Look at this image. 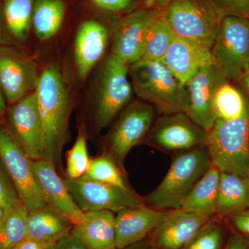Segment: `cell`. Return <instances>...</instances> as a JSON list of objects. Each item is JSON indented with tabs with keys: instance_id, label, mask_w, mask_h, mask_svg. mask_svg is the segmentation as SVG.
<instances>
[{
	"instance_id": "cell-33",
	"label": "cell",
	"mask_w": 249,
	"mask_h": 249,
	"mask_svg": "<svg viewBox=\"0 0 249 249\" xmlns=\"http://www.w3.org/2000/svg\"><path fill=\"white\" fill-rule=\"evenodd\" d=\"M223 16L235 15L249 18V0H208Z\"/></svg>"
},
{
	"instance_id": "cell-8",
	"label": "cell",
	"mask_w": 249,
	"mask_h": 249,
	"mask_svg": "<svg viewBox=\"0 0 249 249\" xmlns=\"http://www.w3.org/2000/svg\"><path fill=\"white\" fill-rule=\"evenodd\" d=\"M209 133L185 112L160 115L143 143L165 154L205 146Z\"/></svg>"
},
{
	"instance_id": "cell-43",
	"label": "cell",
	"mask_w": 249,
	"mask_h": 249,
	"mask_svg": "<svg viewBox=\"0 0 249 249\" xmlns=\"http://www.w3.org/2000/svg\"><path fill=\"white\" fill-rule=\"evenodd\" d=\"M6 105H5V101L1 91H0V113L2 112L4 110Z\"/></svg>"
},
{
	"instance_id": "cell-31",
	"label": "cell",
	"mask_w": 249,
	"mask_h": 249,
	"mask_svg": "<svg viewBox=\"0 0 249 249\" xmlns=\"http://www.w3.org/2000/svg\"><path fill=\"white\" fill-rule=\"evenodd\" d=\"M32 0H6L4 16L11 34L19 40H25L30 29Z\"/></svg>"
},
{
	"instance_id": "cell-7",
	"label": "cell",
	"mask_w": 249,
	"mask_h": 249,
	"mask_svg": "<svg viewBox=\"0 0 249 249\" xmlns=\"http://www.w3.org/2000/svg\"><path fill=\"white\" fill-rule=\"evenodd\" d=\"M155 107L135 101L124 109L108 135L105 155L124 169V161L132 147L143 143L155 121Z\"/></svg>"
},
{
	"instance_id": "cell-4",
	"label": "cell",
	"mask_w": 249,
	"mask_h": 249,
	"mask_svg": "<svg viewBox=\"0 0 249 249\" xmlns=\"http://www.w3.org/2000/svg\"><path fill=\"white\" fill-rule=\"evenodd\" d=\"M206 146L211 163L219 171L249 178V104L238 119L216 120Z\"/></svg>"
},
{
	"instance_id": "cell-12",
	"label": "cell",
	"mask_w": 249,
	"mask_h": 249,
	"mask_svg": "<svg viewBox=\"0 0 249 249\" xmlns=\"http://www.w3.org/2000/svg\"><path fill=\"white\" fill-rule=\"evenodd\" d=\"M160 16L142 6L120 18L113 34L111 55L127 66L141 60L147 31Z\"/></svg>"
},
{
	"instance_id": "cell-2",
	"label": "cell",
	"mask_w": 249,
	"mask_h": 249,
	"mask_svg": "<svg viewBox=\"0 0 249 249\" xmlns=\"http://www.w3.org/2000/svg\"><path fill=\"white\" fill-rule=\"evenodd\" d=\"M211 165L206 145L173 154L163 181L153 191L142 196L144 204L165 211L181 209L185 198Z\"/></svg>"
},
{
	"instance_id": "cell-20",
	"label": "cell",
	"mask_w": 249,
	"mask_h": 249,
	"mask_svg": "<svg viewBox=\"0 0 249 249\" xmlns=\"http://www.w3.org/2000/svg\"><path fill=\"white\" fill-rule=\"evenodd\" d=\"M73 229L89 249H117L115 214L111 211L85 212L83 220Z\"/></svg>"
},
{
	"instance_id": "cell-36",
	"label": "cell",
	"mask_w": 249,
	"mask_h": 249,
	"mask_svg": "<svg viewBox=\"0 0 249 249\" xmlns=\"http://www.w3.org/2000/svg\"><path fill=\"white\" fill-rule=\"evenodd\" d=\"M224 219L232 231L237 232L243 237H249V209Z\"/></svg>"
},
{
	"instance_id": "cell-5",
	"label": "cell",
	"mask_w": 249,
	"mask_h": 249,
	"mask_svg": "<svg viewBox=\"0 0 249 249\" xmlns=\"http://www.w3.org/2000/svg\"><path fill=\"white\" fill-rule=\"evenodd\" d=\"M160 16L177 37L209 51L223 17L208 0H173Z\"/></svg>"
},
{
	"instance_id": "cell-10",
	"label": "cell",
	"mask_w": 249,
	"mask_h": 249,
	"mask_svg": "<svg viewBox=\"0 0 249 249\" xmlns=\"http://www.w3.org/2000/svg\"><path fill=\"white\" fill-rule=\"evenodd\" d=\"M73 200L83 212L108 211L117 213L127 208L144 204L142 196L134 190L127 191L90 179L85 176L76 179H64Z\"/></svg>"
},
{
	"instance_id": "cell-40",
	"label": "cell",
	"mask_w": 249,
	"mask_h": 249,
	"mask_svg": "<svg viewBox=\"0 0 249 249\" xmlns=\"http://www.w3.org/2000/svg\"><path fill=\"white\" fill-rule=\"evenodd\" d=\"M224 249H247V248L242 235L231 230L227 245Z\"/></svg>"
},
{
	"instance_id": "cell-32",
	"label": "cell",
	"mask_w": 249,
	"mask_h": 249,
	"mask_svg": "<svg viewBox=\"0 0 249 249\" xmlns=\"http://www.w3.org/2000/svg\"><path fill=\"white\" fill-rule=\"evenodd\" d=\"M90 160L86 136L84 132H80L74 145L67 154L65 178L73 180L84 176L89 168Z\"/></svg>"
},
{
	"instance_id": "cell-39",
	"label": "cell",
	"mask_w": 249,
	"mask_h": 249,
	"mask_svg": "<svg viewBox=\"0 0 249 249\" xmlns=\"http://www.w3.org/2000/svg\"><path fill=\"white\" fill-rule=\"evenodd\" d=\"M173 0H142V7L160 13L173 1Z\"/></svg>"
},
{
	"instance_id": "cell-42",
	"label": "cell",
	"mask_w": 249,
	"mask_h": 249,
	"mask_svg": "<svg viewBox=\"0 0 249 249\" xmlns=\"http://www.w3.org/2000/svg\"><path fill=\"white\" fill-rule=\"evenodd\" d=\"M123 249H151V247H150V243H149L148 239L146 238L141 241L138 243L134 244V245L129 246V247Z\"/></svg>"
},
{
	"instance_id": "cell-29",
	"label": "cell",
	"mask_w": 249,
	"mask_h": 249,
	"mask_svg": "<svg viewBox=\"0 0 249 249\" xmlns=\"http://www.w3.org/2000/svg\"><path fill=\"white\" fill-rule=\"evenodd\" d=\"M0 85L9 102H18L24 98L27 79L19 62L7 57H0Z\"/></svg>"
},
{
	"instance_id": "cell-30",
	"label": "cell",
	"mask_w": 249,
	"mask_h": 249,
	"mask_svg": "<svg viewBox=\"0 0 249 249\" xmlns=\"http://www.w3.org/2000/svg\"><path fill=\"white\" fill-rule=\"evenodd\" d=\"M84 176L127 191L134 190L126 179L124 170L121 169L112 158L105 154L90 160L89 168Z\"/></svg>"
},
{
	"instance_id": "cell-35",
	"label": "cell",
	"mask_w": 249,
	"mask_h": 249,
	"mask_svg": "<svg viewBox=\"0 0 249 249\" xmlns=\"http://www.w3.org/2000/svg\"><path fill=\"white\" fill-rule=\"evenodd\" d=\"M104 11L111 14H121L134 7L135 0H92Z\"/></svg>"
},
{
	"instance_id": "cell-15",
	"label": "cell",
	"mask_w": 249,
	"mask_h": 249,
	"mask_svg": "<svg viewBox=\"0 0 249 249\" xmlns=\"http://www.w3.org/2000/svg\"><path fill=\"white\" fill-rule=\"evenodd\" d=\"M30 162L36 181L49 206L68 219L73 227L78 225L84 219L85 213L73 200L65 181L57 173L55 165L43 159Z\"/></svg>"
},
{
	"instance_id": "cell-41",
	"label": "cell",
	"mask_w": 249,
	"mask_h": 249,
	"mask_svg": "<svg viewBox=\"0 0 249 249\" xmlns=\"http://www.w3.org/2000/svg\"><path fill=\"white\" fill-rule=\"evenodd\" d=\"M239 88L245 93V96L249 99V71L245 76L242 77V79L238 83Z\"/></svg>"
},
{
	"instance_id": "cell-23",
	"label": "cell",
	"mask_w": 249,
	"mask_h": 249,
	"mask_svg": "<svg viewBox=\"0 0 249 249\" xmlns=\"http://www.w3.org/2000/svg\"><path fill=\"white\" fill-rule=\"evenodd\" d=\"M220 173L211 165L185 198L181 209L205 217L215 216Z\"/></svg>"
},
{
	"instance_id": "cell-45",
	"label": "cell",
	"mask_w": 249,
	"mask_h": 249,
	"mask_svg": "<svg viewBox=\"0 0 249 249\" xmlns=\"http://www.w3.org/2000/svg\"><path fill=\"white\" fill-rule=\"evenodd\" d=\"M243 237V236H242ZM244 241L247 249H249V237H243Z\"/></svg>"
},
{
	"instance_id": "cell-9",
	"label": "cell",
	"mask_w": 249,
	"mask_h": 249,
	"mask_svg": "<svg viewBox=\"0 0 249 249\" xmlns=\"http://www.w3.org/2000/svg\"><path fill=\"white\" fill-rule=\"evenodd\" d=\"M0 160L14 185L19 201L28 212L49 206L36 181L30 160L23 152L13 136L1 126Z\"/></svg>"
},
{
	"instance_id": "cell-26",
	"label": "cell",
	"mask_w": 249,
	"mask_h": 249,
	"mask_svg": "<svg viewBox=\"0 0 249 249\" xmlns=\"http://www.w3.org/2000/svg\"><path fill=\"white\" fill-rule=\"evenodd\" d=\"M27 212L19 200L4 209L0 223V249H12L27 238Z\"/></svg>"
},
{
	"instance_id": "cell-6",
	"label": "cell",
	"mask_w": 249,
	"mask_h": 249,
	"mask_svg": "<svg viewBox=\"0 0 249 249\" xmlns=\"http://www.w3.org/2000/svg\"><path fill=\"white\" fill-rule=\"evenodd\" d=\"M211 52L214 66L238 83L249 71V18L223 16Z\"/></svg>"
},
{
	"instance_id": "cell-17",
	"label": "cell",
	"mask_w": 249,
	"mask_h": 249,
	"mask_svg": "<svg viewBox=\"0 0 249 249\" xmlns=\"http://www.w3.org/2000/svg\"><path fill=\"white\" fill-rule=\"evenodd\" d=\"M168 211L142 205L118 212L115 215L117 249L126 248L147 238Z\"/></svg>"
},
{
	"instance_id": "cell-19",
	"label": "cell",
	"mask_w": 249,
	"mask_h": 249,
	"mask_svg": "<svg viewBox=\"0 0 249 249\" xmlns=\"http://www.w3.org/2000/svg\"><path fill=\"white\" fill-rule=\"evenodd\" d=\"M162 62L184 85L202 67L213 65L211 51L178 37L172 42Z\"/></svg>"
},
{
	"instance_id": "cell-22",
	"label": "cell",
	"mask_w": 249,
	"mask_h": 249,
	"mask_svg": "<svg viewBox=\"0 0 249 249\" xmlns=\"http://www.w3.org/2000/svg\"><path fill=\"white\" fill-rule=\"evenodd\" d=\"M73 225L50 206L27 212V238L55 242L69 235Z\"/></svg>"
},
{
	"instance_id": "cell-27",
	"label": "cell",
	"mask_w": 249,
	"mask_h": 249,
	"mask_svg": "<svg viewBox=\"0 0 249 249\" xmlns=\"http://www.w3.org/2000/svg\"><path fill=\"white\" fill-rule=\"evenodd\" d=\"M176 37L164 19L159 16L147 31L141 60L162 61Z\"/></svg>"
},
{
	"instance_id": "cell-38",
	"label": "cell",
	"mask_w": 249,
	"mask_h": 249,
	"mask_svg": "<svg viewBox=\"0 0 249 249\" xmlns=\"http://www.w3.org/2000/svg\"><path fill=\"white\" fill-rule=\"evenodd\" d=\"M55 243L40 242L26 238L11 249H52Z\"/></svg>"
},
{
	"instance_id": "cell-24",
	"label": "cell",
	"mask_w": 249,
	"mask_h": 249,
	"mask_svg": "<svg viewBox=\"0 0 249 249\" xmlns=\"http://www.w3.org/2000/svg\"><path fill=\"white\" fill-rule=\"evenodd\" d=\"M65 11L62 0H36L32 20L37 37L47 40L55 35L61 27Z\"/></svg>"
},
{
	"instance_id": "cell-25",
	"label": "cell",
	"mask_w": 249,
	"mask_h": 249,
	"mask_svg": "<svg viewBox=\"0 0 249 249\" xmlns=\"http://www.w3.org/2000/svg\"><path fill=\"white\" fill-rule=\"evenodd\" d=\"M249 101L239 87L231 82L218 88L214 99L216 120L232 121L241 117L249 107Z\"/></svg>"
},
{
	"instance_id": "cell-34",
	"label": "cell",
	"mask_w": 249,
	"mask_h": 249,
	"mask_svg": "<svg viewBox=\"0 0 249 249\" xmlns=\"http://www.w3.org/2000/svg\"><path fill=\"white\" fill-rule=\"evenodd\" d=\"M19 199L14 185L11 182L4 165H1L0 163V204L4 209H6L10 205L14 204Z\"/></svg>"
},
{
	"instance_id": "cell-14",
	"label": "cell",
	"mask_w": 249,
	"mask_h": 249,
	"mask_svg": "<svg viewBox=\"0 0 249 249\" xmlns=\"http://www.w3.org/2000/svg\"><path fill=\"white\" fill-rule=\"evenodd\" d=\"M10 124L18 145L31 160L43 157V131L36 92L18 101L10 111Z\"/></svg>"
},
{
	"instance_id": "cell-1",
	"label": "cell",
	"mask_w": 249,
	"mask_h": 249,
	"mask_svg": "<svg viewBox=\"0 0 249 249\" xmlns=\"http://www.w3.org/2000/svg\"><path fill=\"white\" fill-rule=\"evenodd\" d=\"M43 131V160L56 166L67 137L70 103L68 92L58 69L42 72L36 89Z\"/></svg>"
},
{
	"instance_id": "cell-28",
	"label": "cell",
	"mask_w": 249,
	"mask_h": 249,
	"mask_svg": "<svg viewBox=\"0 0 249 249\" xmlns=\"http://www.w3.org/2000/svg\"><path fill=\"white\" fill-rule=\"evenodd\" d=\"M231 231L224 218L214 216L183 249H224Z\"/></svg>"
},
{
	"instance_id": "cell-16",
	"label": "cell",
	"mask_w": 249,
	"mask_h": 249,
	"mask_svg": "<svg viewBox=\"0 0 249 249\" xmlns=\"http://www.w3.org/2000/svg\"><path fill=\"white\" fill-rule=\"evenodd\" d=\"M211 218L170 210L147 237L151 249H183Z\"/></svg>"
},
{
	"instance_id": "cell-18",
	"label": "cell",
	"mask_w": 249,
	"mask_h": 249,
	"mask_svg": "<svg viewBox=\"0 0 249 249\" xmlns=\"http://www.w3.org/2000/svg\"><path fill=\"white\" fill-rule=\"evenodd\" d=\"M108 42L107 28L96 21L82 24L75 41V60L78 76L84 79L104 55Z\"/></svg>"
},
{
	"instance_id": "cell-44",
	"label": "cell",
	"mask_w": 249,
	"mask_h": 249,
	"mask_svg": "<svg viewBox=\"0 0 249 249\" xmlns=\"http://www.w3.org/2000/svg\"><path fill=\"white\" fill-rule=\"evenodd\" d=\"M4 208L2 207L1 204H0V223L1 222V219H2L3 216H4Z\"/></svg>"
},
{
	"instance_id": "cell-21",
	"label": "cell",
	"mask_w": 249,
	"mask_h": 249,
	"mask_svg": "<svg viewBox=\"0 0 249 249\" xmlns=\"http://www.w3.org/2000/svg\"><path fill=\"white\" fill-rule=\"evenodd\" d=\"M249 209V178L221 172L215 216L230 217Z\"/></svg>"
},
{
	"instance_id": "cell-13",
	"label": "cell",
	"mask_w": 249,
	"mask_h": 249,
	"mask_svg": "<svg viewBox=\"0 0 249 249\" xmlns=\"http://www.w3.org/2000/svg\"><path fill=\"white\" fill-rule=\"evenodd\" d=\"M229 81L214 65L202 67L186 84L188 107L186 114L209 133L215 122L214 99L218 88Z\"/></svg>"
},
{
	"instance_id": "cell-37",
	"label": "cell",
	"mask_w": 249,
	"mask_h": 249,
	"mask_svg": "<svg viewBox=\"0 0 249 249\" xmlns=\"http://www.w3.org/2000/svg\"><path fill=\"white\" fill-rule=\"evenodd\" d=\"M52 249H89L83 241L80 240L79 236L75 231L74 229L69 235L59 240L54 245Z\"/></svg>"
},
{
	"instance_id": "cell-11",
	"label": "cell",
	"mask_w": 249,
	"mask_h": 249,
	"mask_svg": "<svg viewBox=\"0 0 249 249\" xmlns=\"http://www.w3.org/2000/svg\"><path fill=\"white\" fill-rule=\"evenodd\" d=\"M127 71V65L118 61L111 54L105 61L96 106L98 128L107 127L130 101L132 89Z\"/></svg>"
},
{
	"instance_id": "cell-3",
	"label": "cell",
	"mask_w": 249,
	"mask_h": 249,
	"mask_svg": "<svg viewBox=\"0 0 249 249\" xmlns=\"http://www.w3.org/2000/svg\"><path fill=\"white\" fill-rule=\"evenodd\" d=\"M131 76L137 96L152 105L160 115L186 112V85L163 62L139 60L132 64Z\"/></svg>"
}]
</instances>
